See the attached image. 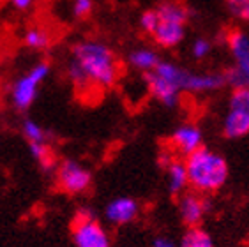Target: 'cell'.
<instances>
[{"label": "cell", "instance_id": "23", "mask_svg": "<svg viewBox=\"0 0 249 247\" xmlns=\"http://www.w3.org/2000/svg\"><path fill=\"white\" fill-rule=\"evenodd\" d=\"M159 23H161V19H159V15H158V11H156V7H154V9L143 11L142 16H140V29L143 30L145 34H149V35H152V34L156 32Z\"/></svg>", "mask_w": 249, "mask_h": 247}, {"label": "cell", "instance_id": "15", "mask_svg": "<svg viewBox=\"0 0 249 247\" xmlns=\"http://www.w3.org/2000/svg\"><path fill=\"white\" fill-rule=\"evenodd\" d=\"M168 171V189L172 194H180L187 185H189V176H187V168L184 161L173 159L166 166Z\"/></svg>", "mask_w": 249, "mask_h": 247}, {"label": "cell", "instance_id": "20", "mask_svg": "<svg viewBox=\"0 0 249 247\" xmlns=\"http://www.w3.org/2000/svg\"><path fill=\"white\" fill-rule=\"evenodd\" d=\"M21 133L27 138V141H36V143H46L48 140V133L44 131V127L34 119H25L21 124Z\"/></svg>", "mask_w": 249, "mask_h": 247}, {"label": "cell", "instance_id": "22", "mask_svg": "<svg viewBox=\"0 0 249 247\" xmlns=\"http://www.w3.org/2000/svg\"><path fill=\"white\" fill-rule=\"evenodd\" d=\"M226 9L233 18L249 21V0H225Z\"/></svg>", "mask_w": 249, "mask_h": 247}, {"label": "cell", "instance_id": "19", "mask_svg": "<svg viewBox=\"0 0 249 247\" xmlns=\"http://www.w3.org/2000/svg\"><path fill=\"white\" fill-rule=\"evenodd\" d=\"M228 109L239 111V113L246 115L249 119V87L233 88L230 95V103H228Z\"/></svg>", "mask_w": 249, "mask_h": 247}, {"label": "cell", "instance_id": "6", "mask_svg": "<svg viewBox=\"0 0 249 247\" xmlns=\"http://www.w3.org/2000/svg\"><path fill=\"white\" fill-rule=\"evenodd\" d=\"M57 180L60 189L69 194H82L92 184V173L74 159H64L58 164Z\"/></svg>", "mask_w": 249, "mask_h": 247}, {"label": "cell", "instance_id": "27", "mask_svg": "<svg viewBox=\"0 0 249 247\" xmlns=\"http://www.w3.org/2000/svg\"><path fill=\"white\" fill-rule=\"evenodd\" d=\"M154 247H175V244L166 237H158L154 240Z\"/></svg>", "mask_w": 249, "mask_h": 247}, {"label": "cell", "instance_id": "21", "mask_svg": "<svg viewBox=\"0 0 249 247\" xmlns=\"http://www.w3.org/2000/svg\"><path fill=\"white\" fill-rule=\"evenodd\" d=\"M29 152L30 156L36 159V161L44 166V170H50L52 168V159H50V148L46 143H36L30 141L29 143Z\"/></svg>", "mask_w": 249, "mask_h": 247}, {"label": "cell", "instance_id": "5", "mask_svg": "<svg viewBox=\"0 0 249 247\" xmlns=\"http://www.w3.org/2000/svg\"><path fill=\"white\" fill-rule=\"evenodd\" d=\"M72 238L76 247H111L110 237L105 228L96 221V217L82 209L72 224Z\"/></svg>", "mask_w": 249, "mask_h": 247}, {"label": "cell", "instance_id": "16", "mask_svg": "<svg viewBox=\"0 0 249 247\" xmlns=\"http://www.w3.org/2000/svg\"><path fill=\"white\" fill-rule=\"evenodd\" d=\"M127 60H129V64L134 69H138V71H142L145 74V72L154 71L159 66L161 58L150 48H136L127 55Z\"/></svg>", "mask_w": 249, "mask_h": 247}, {"label": "cell", "instance_id": "26", "mask_svg": "<svg viewBox=\"0 0 249 247\" xmlns=\"http://www.w3.org/2000/svg\"><path fill=\"white\" fill-rule=\"evenodd\" d=\"M11 4L18 11H27V9H30V5L34 4V0H11Z\"/></svg>", "mask_w": 249, "mask_h": 247}, {"label": "cell", "instance_id": "24", "mask_svg": "<svg viewBox=\"0 0 249 247\" xmlns=\"http://www.w3.org/2000/svg\"><path fill=\"white\" fill-rule=\"evenodd\" d=\"M94 11V0H72V16L76 19H85Z\"/></svg>", "mask_w": 249, "mask_h": 247}, {"label": "cell", "instance_id": "17", "mask_svg": "<svg viewBox=\"0 0 249 247\" xmlns=\"http://www.w3.org/2000/svg\"><path fill=\"white\" fill-rule=\"evenodd\" d=\"M180 247H214V242L205 229L196 226V228H189L184 233Z\"/></svg>", "mask_w": 249, "mask_h": 247}, {"label": "cell", "instance_id": "13", "mask_svg": "<svg viewBox=\"0 0 249 247\" xmlns=\"http://www.w3.org/2000/svg\"><path fill=\"white\" fill-rule=\"evenodd\" d=\"M161 21L168 23H180L186 25L189 19V7L184 4L182 0H163L156 7Z\"/></svg>", "mask_w": 249, "mask_h": 247}, {"label": "cell", "instance_id": "12", "mask_svg": "<svg viewBox=\"0 0 249 247\" xmlns=\"http://www.w3.org/2000/svg\"><path fill=\"white\" fill-rule=\"evenodd\" d=\"M184 35H186V25L161 21L156 32L152 34V39L161 48H175L184 41Z\"/></svg>", "mask_w": 249, "mask_h": 247}, {"label": "cell", "instance_id": "10", "mask_svg": "<svg viewBox=\"0 0 249 247\" xmlns=\"http://www.w3.org/2000/svg\"><path fill=\"white\" fill-rule=\"evenodd\" d=\"M140 205L136 200L129 198V196H120L111 200L110 203L106 205L105 217L115 226H122V224L133 223L134 219L138 217Z\"/></svg>", "mask_w": 249, "mask_h": 247}, {"label": "cell", "instance_id": "8", "mask_svg": "<svg viewBox=\"0 0 249 247\" xmlns=\"http://www.w3.org/2000/svg\"><path fill=\"white\" fill-rule=\"evenodd\" d=\"M143 80H145V83H147V88H149L150 95H152L154 99H158L161 105L172 108V106H175L178 103L180 90L173 85L172 81H168L166 78H163L156 71L145 72Z\"/></svg>", "mask_w": 249, "mask_h": 247}, {"label": "cell", "instance_id": "7", "mask_svg": "<svg viewBox=\"0 0 249 247\" xmlns=\"http://www.w3.org/2000/svg\"><path fill=\"white\" fill-rule=\"evenodd\" d=\"M201 140H203V134H201L200 127L193 125V124H182L180 127L173 131L168 143L173 150L180 152L186 159L187 156H191L193 152H196L198 148L203 147Z\"/></svg>", "mask_w": 249, "mask_h": 247}, {"label": "cell", "instance_id": "25", "mask_svg": "<svg viewBox=\"0 0 249 247\" xmlns=\"http://www.w3.org/2000/svg\"><path fill=\"white\" fill-rule=\"evenodd\" d=\"M191 52H193V57L201 60V58H205L207 55H209V52H211V43L203 37H198L196 41L193 43Z\"/></svg>", "mask_w": 249, "mask_h": 247}, {"label": "cell", "instance_id": "3", "mask_svg": "<svg viewBox=\"0 0 249 247\" xmlns=\"http://www.w3.org/2000/svg\"><path fill=\"white\" fill-rule=\"evenodd\" d=\"M50 71H52L50 62L41 60L37 64H34L30 69H27L21 76L16 78L9 90L11 105L15 106L18 111L29 109L34 105V101L37 99L39 87L50 76Z\"/></svg>", "mask_w": 249, "mask_h": 247}, {"label": "cell", "instance_id": "14", "mask_svg": "<svg viewBox=\"0 0 249 247\" xmlns=\"http://www.w3.org/2000/svg\"><path fill=\"white\" fill-rule=\"evenodd\" d=\"M249 134V119L239 111L228 109L225 120H223V136L228 140H237Z\"/></svg>", "mask_w": 249, "mask_h": 247}, {"label": "cell", "instance_id": "4", "mask_svg": "<svg viewBox=\"0 0 249 247\" xmlns=\"http://www.w3.org/2000/svg\"><path fill=\"white\" fill-rule=\"evenodd\" d=\"M226 44L233 57V66L225 72L226 80L233 88L249 87V35L242 30H230Z\"/></svg>", "mask_w": 249, "mask_h": 247}, {"label": "cell", "instance_id": "9", "mask_svg": "<svg viewBox=\"0 0 249 247\" xmlns=\"http://www.w3.org/2000/svg\"><path fill=\"white\" fill-rule=\"evenodd\" d=\"M209 210V200L201 198L198 193H186L178 201V212L187 228H196Z\"/></svg>", "mask_w": 249, "mask_h": 247}, {"label": "cell", "instance_id": "11", "mask_svg": "<svg viewBox=\"0 0 249 247\" xmlns=\"http://www.w3.org/2000/svg\"><path fill=\"white\" fill-rule=\"evenodd\" d=\"M228 80H226V74H211V72H205V74H195V72H187L184 74L182 80V90L186 92H212L221 88L223 85H226Z\"/></svg>", "mask_w": 249, "mask_h": 247}, {"label": "cell", "instance_id": "2", "mask_svg": "<svg viewBox=\"0 0 249 247\" xmlns=\"http://www.w3.org/2000/svg\"><path fill=\"white\" fill-rule=\"evenodd\" d=\"M189 176V185L195 193L209 194L216 193L228 180V162L223 156L207 147L198 148L196 152L184 159Z\"/></svg>", "mask_w": 249, "mask_h": 247}, {"label": "cell", "instance_id": "18", "mask_svg": "<svg viewBox=\"0 0 249 247\" xmlns=\"http://www.w3.org/2000/svg\"><path fill=\"white\" fill-rule=\"evenodd\" d=\"M50 35L44 29H29L27 32L23 34V44L30 50H36V52H43L50 46Z\"/></svg>", "mask_w": 249, "mask_h": 247}, {"label": "cell", "instance_id": "1", "mask_svg": "<svg viewBox=\"0 0 249 247\" xmlns=\"http://www.w3.org/2000/svg\"><path fill=\"white\" fill-rule=\"evenodd\" d=\"M120 67L115 53L103 41L87 39L71 48L67 78L76 87L94 85L110 88L119 80Z\"/></svg>", "mask_w": 249, "mask_h": 247}]
</instances>
